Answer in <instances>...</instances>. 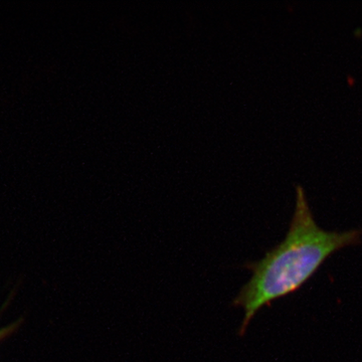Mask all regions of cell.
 Segmentation results:
<instances>
[{"mask_svg":"<svg viewBox=\"0 0 362 362\" xmlns=\"http://www.w3.org/2000/svg\"><path fill=\"white\" fill-rule=\"evenodd\" d=\"M362 228L329 232L318 226L303 187L296 185V204L284 240L258 262L245 265L252 271L233 306L244 310L239 330L244 337L256 314L276 300L298 291L335 252L361 244Z\"/></svg>","mask_w":362,"mask_h":362,"instance_id":"obj_1","label":"cell"},{"mask_svg":"<svg viewBox=\"0 0 362 362\" xmlns=\"http://www.w3.org/2000/svg\"><path fill=\"white\" fill-rule=\"evenodd\" d=\"M13 330V327H6L4 328V329L0 330V341H1L2 339H4V338L8 337Z\"/></svg>","mask_w":362,"mask_h":362,"instance_id":"obj_2","label":"cell"}]
</instances>
